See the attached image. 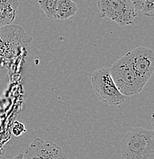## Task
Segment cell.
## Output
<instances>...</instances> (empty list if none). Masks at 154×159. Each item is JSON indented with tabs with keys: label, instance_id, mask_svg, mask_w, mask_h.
Instances as JSON below:
<instances>
[{
	"label": "cell",
	"instance_id": "7a4b0ae2",
	"mask_svg": "<svg viewBox=\"0 0 154 159\" xmlns=\"http://www.w3.org/2000/svg\"><path fill=\"white\" fill-rule=\"evenodd\" d=\"M121 158L153 159L154 132L143 128H133L124 137L120 148Z\"/></svg>",
	"mask_w": 154,
	"mask_h": 159
},
{
	"label": "cell",
	"instance_id": "4fadbf2b",
	"mask_svg": "<svg viewBox=\"0 0 154 159\" xmlns=\"http://www.w3.org/2000/svg\"><path fill=\"white\" fill-rule=\"evenodd\" d=\"M133 5V7L136 11L141 10L142 6H143L144 0H130Z\"/></svg>",
	"mask_w": 154,
	"mask_h": 159
},
{
	"label": "cell",
	"instance_id": "3957f363",
	"mask_svg": "<svg viewBox=\"0 0 154 159\" xmlns=\"http://www.w3.org/2000/svg\"><path fill=\"white\" fill-rule=\"evenodd\" d=\"M109 70L114 84L124 96H133L141 92L143 87L140 85L127 54L114 62Z\"/></svg>",
	"mask_w": 154,
	"mask_h": 159
},
{
	"label": "cell",
	"instance_id": "5b68a950",
	"mask_svg": "<svg viewBox=\"0 0 154 159\" xmlns=\"http://www.w3.org/2000/svg\"><path fill=\"white\" fill-rule=\"evenodd\" d=\"M100 18H108L120 26L133 24L137 11L130 0H97Z\"/></svg>",
	"mask_w": 154,
	"mask_h": 159
},
{
	"label": "cell",
	"instance_id": "277c9868",
	"mask_svg": "<svg viewBox=\"0 0 154 159\" xmlns=\"http://www.w3.org/2000/svg\"><path fill=\"white\" fill-rule=\"evenodd\" d=\"M92 87L100 100L110 106H117L126 100L127 97L117 89L107 67L96 70L91 76Z\"/></svg>",
	"mask_w": 154,
	"mask_h": 159
},
{
	"label": "cell",
	"instance_id": "7c38bea8",
	"mask_svg": "<svg viewBox=\"0 0 154 159\" xmlns=\"http://www.w3.org/2000/svg\"><path fill=\"white\" fill-rule=\"evenodd\" d=\"M26 132V126H25L24 124L21 122H14V125H13L12 129V132L13 135L15 136L18 137L21 135V134L24 133V132Z\"/></svg>",
	"mask_w": 154,
	"mask_h": 159
},
{
	"label": "cell",
	"instance_id": "30bf717a",
	"mask_svg": "<svg viewBox=\"0 0 154 159\" xmlns=\"http://www.w3.org/2000/svg\"><path fill=\"white\" fill-rule=\"evenodd\" d=\"M58 0H39V5L49 19L56 20Z\"/></svg>",
	"mask_w": 154,
	"mask_h": 159
},
{
	"label": "cell",
	"instance_id": "52a82bcc",
	"mask_svg": "<svg viewBox=\"0 0 154 159\" xmlns=\"http://www.w3.org/2000/svg\"><path fill=\"white\" fill-rule=\"evenodd\" d=\"M62 148L49 140L35 138L24 151V159H64L67 158Z\"/></svg>",
	"mask_w": 154,
	"mask_h": 159
},
{
	"label": "cell",
	"instance_id": "ba28073f",
	"mask_svg": "<svg viewBox=\"0 0 154 159\" xmlns=\"http://www.w3.org/2000/svg\"><path fill=\"white\" fill-rule=\"evenodd\" d=\"M19 6V0H0V28L13 22Z\"/></svg>",
	"mask_w": 154,
	"mask_h": 159
},
{
	"label": "cell",
	"instance_id": "8992f818",
	"mask_svg": "<svg viewBox=\"0 0 154 159\" xmlns=\"http://www.w3.org/2000/svg\"><path fill=\"white\" fill-rule=\"evenodd\" d=\"M132 68L142 87H144L154 71V52L146 47L136 48L127 53Z\"/></svg>",
	"mask_w": 154,
	"mask_h": 159
},
{
	"label": "cell",
	"instance_id": "6da1fadb",
	"mask_svg": "<svg viewBox=\"0 0 154 159\" xmlns=\"http://www.w3.org/2000/svg\"><path fill=\"white\" fill-rule=\"evenodd\" d=\"M32 38L18 25L0 28V80L11 70L15 61L26 55Z\"/></svg>",
	"mask_w": 154,
	"mask_h": 159
},
{
	"label": "cell",
	"instance_id": "8fae6325",
	"mask_svg": "<svg viewBox=\"0 0 154 159\" xmlns=\"http://www.w3.org/2000/svg\"><path fill=\"white\" fill-rule=\"evenodd\" d=\"M141 11L144 16L153 18L154 16V0H144Z\"/></svg>",
	"mask_w": 154,
	"mask_h": 159
},
{
	"label": "cell",
	"instance_id": "9c48e42d",
	"mask_svg": "<svg viewBox=\"0 0 154 159\" xmlns=\"http://www.w3.org/2000/svg\"><path fill=\"white\" fill-rule=\"evenodd\" d=\"M77 11V6L72 0H58L56 20H65L72 17Z\"/></svg>",
	"mask_w": 154,
	"mask_h": 159
},
{
	"label": "cell",
	"instance_id": "5bb4252c",
	"mask_svg": "<svg viewBox=\"0 0 154 159\" xmlns=\"http://www.w3.org/2000/svg\"><path fill=\"white\" fill-rule=\"evenodd\" d=\"M23 158V153H22V154H21V155H18L17 156L14 157V158Z\"/></svg>",
	"mask_w": 154,
	"mask_h": 159
}]
</instances>
